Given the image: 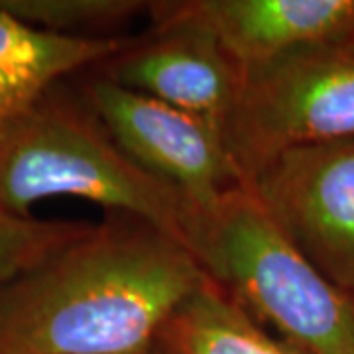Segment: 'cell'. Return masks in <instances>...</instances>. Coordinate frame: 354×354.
Masks as SVG:
<instances>
[{"label": "cell", "mask_w": 354, "mask_h": 354, "mask_svg": "<svg viewBox=\"0 0 354 354\" xmlns=\"http://www.w3.org/2000/svg\"><path fill=\"white\" fill-rule=\"evenodd\" d=\"M85 101L127 156L183 191L199 211L242 185L223 134L201 118L101 75L85 85Z\"/></svg>", "instance_id": "8992f818"}, {"label": "cell", "mask_w": 354, "mask_h": 354, "mask_svg": "<svg viewBox=\"0 0 354 354\" xmlns=\"http://www.w3.org/2000/svg\"><path fill=\"white\" fill-rule=\"evenodd\" d=\"M138 354H165V353L160 344H156V346H152V348H148V351H144V353H138Z\"/></svg>", "instance_id": "4fadbf2b"}, {"label": "cell", "mask_w": 354, "mask_h": 354, "mask_svg": "<svg viewBox=\"0 0 354 354\" xmlns=\"http://www.w3.org/2000/svg\"><path fill=\"white\" fill-rule=\"evenodd\" d=\"M87 228L73 223L36 221L0 209V290L75 241Z\"/></svg>", "instance_id": "7c38bea8"}, {"label": "cell", "mask_w": 354, "mask_h": 354, "mask_svg": "<svg viewBox=\"0 0 354 354\" xmlns=\"http://www.w3.org/2000/svg\"><path fill=\"white\" fill-rule=\"evenodd\" d=\"M0 354H24V353H18V351H14L10 346H4L2 342H0Z\"/></svg>", "instance_id": "5bb4252c"}, {"label": "cell", "mask_w": 354, "mask_h": 354, "mask_svg": "<svg viewBox=\"0 0 354 354\" xmlns=\"http://www.w3.org/2000/svg\"><path fill=\"white\" fill-rule=\"evenodd\" d=\"M209 281L197 256L111 215L0 290V342L24 354H138Z\"/></svg>", "instance_id": "6da1fadb"}, {"label": "cell", "mask_w": 354, "mask_h": 354, "mask_svg": "<svg viewBox=\"0 0 354 354\" xmlns=\"http://www.w3.org/2000/svg\"><path fill=\"white\" fill-rule=\"evenodd\" d=\"M152 26L209 32L246 73L290 53L354 38V0H174L150 2Z\"/></svg>", "instance_id": "52a82bcc"}, {"label": "cell", "mask_w": 354, "mask_h": 354, "mask_svg": "<svg viewBox=\"0 0 354 354\" xmlns=\"http://www.w3.org/2000/svg\"><path fill=\"white\" fill-rule=\"evenodd\" d=\"M354 138V38L246 71L223 127L242 185L281 153Z\"/></svg>", "instance_id": "277c9868"}, {"label": "cell", "mask_w": 354, "mask_h": 354, "mask_svg": "<svg viewBox=\"0 0 354 354\" xmlns=\"http://www.w3.org/2000/svg\"><path fill=\"white\" fill-rule=\"evenodd\" d=\"M193 254L256 323L301 354H354V293L288 241L248 185L199 211Z\"/></svg>", "instance_id": "3957f363"}, {"label": "cell", "mask_w": 354, "mask_h": 354, "mask_svg": "<svg viewBox=\"0 0 354 354\" xmlns=\"http://www.w3.org/2000/svg\"><path fill=\"white\" fill-rule=\"evenodd\" d=\"M97 69V75L193 114L221 134L241 85L221 44L189 24L152 26L146 38H132Z\"/></svg>", "instance_id": "ba28073f"}, {"label": "cell", "mask_w": 354, "mask_h": 354, "mask_svg": "<svg viewBox=\"0 0 354 354\" xmlns=\"http://www.w3.org/2000/svg\"><path fill=\"white\" fill-rule=\"evenodd\" d=\"M51 197L142 218L193 252L199 209L189 197L140 167L87 106L44 97L0 134V209L28 215Z\"/></svg>", "instance_id": "7a4b0ae2"}, {"label": "cell", "mask_w": 354, "mask_h": 354, "mask_svg": "<svg viewBox=\"0 0 354 354\" xmlns=\"http://www.w3.org/2000/svg\"><path fill=\"white\" fill-rule=\"evenodd\" d=\"M158 344L165 354H301L256 323L211 278L165 325Z\"/></svg>", "instance_id": "30bf717a"}, {"label": "cell", "mask_w": 354, "mask_h": 354, "mask_svg": "<svg viewBox=\"0 0 354 354\" xmlns=\"http://www.w3.org/2000/svg\"><path fill=\"white\" fill-rule=\"evenodd\" d=\"M248 187L288 241L354 293V138L281 153Z\"/></svg>", "instance_id": "5b68a950"}, {"label": "cell", "mask_w": 354, "mask_h": 354, "mask_svg": "<svg viewBox=\"0 0 354 354\" xmlns=\"http://www.w3.org/2000/svg\"><path fill=\"white\" fill-rule=\"evenodd\" d=\"M132 38H73L24 24L0 8V134L67 73L97 67Z\"/></svg>", "instance_id": "9c48e42d"}, {"label": "cell", "mask_w": 354, "mask_h": 354, "mask_svg": "<svg viewBox=\"0 0 354 354\" xmlns=\"http://www.w3.org/2000/svg\"><path fill=\"white\" fill-rule=\"evenodd\" d=\"M14 18L50 34L91 38L85 32H109L148 12L150 2L140 0H0Z\"/></svg>", "instance_id": "8fae6325"}]
</instances>
